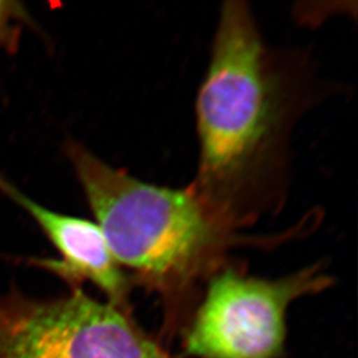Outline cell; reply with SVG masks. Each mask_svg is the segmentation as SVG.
I'll return each mask as SVG.
<instances>
[{"instance_id":"4","label":"cell","mask_w":358,"mask_h":358,"mask_svg":"<svg viewBox=\"0 0 358 358\" xmlns=\"http://www.w3.org/2000/svg\"><path fill=\"white\" fill-rule=\"evenodd\" d=\"M0 358H172L129 308L71 287L68 296H0Z\"/></svg>"},{"instance_id":"3","label":"cell","mask_w":358,"mask_h":358,"mask_svg":"<svg viewBox=\"0 0 358 358\" xmlns=\"http://www.w3.org/2000/svg\"><path fill=\"white\" fill-rule=\"evenodd\" d=\"M331 284L320 264L278 280L252 278L225 264L210 278L185 329V348L199 358H280L291 303Z\"/></svg>"},{"instance_id":"2","label":"cell","mask_w":358,"mask_h":358,"mask_svg":"<svg viewBox=\"0 0 358 358\" xmlns=\"http://www.w3.org/2000/svg\"><path fill=\"white\" fill-rule=\"evenodd\" d=\"M64 149L116 262L158 294L169 335L185 329L199 284L227 264L231 248L246 239L190 186L144 182L73 141Z\"/></svg>"},{"instance_id":"1","label":"cell","mask_w":358,"mask_h":358,"mask_svg":"<svg viewBox=\"0 0 358 358\" xmlns=\"http://www.w3.org/2000/svg\"><path fill=\"white\" fill-rule=\"evenodd\" d=\"M315 96L308 59L269 47L246 3H224L197 95L190 188L231 227H250L283 202L291 135Z\"/></svg>"},{"instance_id":"6","label":"cell","mask_w":358,"mask_h":358,"mask_svg":"<svg viewBox=\"0 0 358 358\" xmlns=\"http://www.w3.org/2000/svg\"><path fill=\"white\" fill-rule=\"evenodd\" d=\"M29 21L31 17L22 3L0 0V50H15L24 24Z\"/></svg>"},{"instance_id":"5","label":"cell","mask_w":358,"mask_h":358,"mask_svg":"<svg viewBox=\"0 0 358 358\" xmlns=\"http://www.w3.org/2000/svg\"><path fill=\"white\" fill-rule=\"evenodd\" d=\"M0 193L36 222L59 253V259H33L31 264L51 271L71 287L91 282L107 294L109 303L129 308L128 278L113 257L98 224L41 206L3 176H0Z\"/></svg>"}]
</instances>
